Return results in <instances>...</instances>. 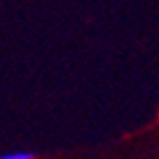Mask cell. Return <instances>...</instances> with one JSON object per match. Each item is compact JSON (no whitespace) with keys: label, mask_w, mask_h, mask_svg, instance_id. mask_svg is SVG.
<instances>
[{"label":"cell","mask_w":159,"mask_h":159,"mask_svg":"<svg viewBox=\"0 0 159 159\" xmlns=\"http://www.w3.org/2000/svg\"><path fill=\"white\" fill-rule=\"evenodd\" d=\"M0 159H33V155L27 153V151H17V153H6V155H0Z\"/></svg>","instance_id":"6da1fadb"}]
</instances>
